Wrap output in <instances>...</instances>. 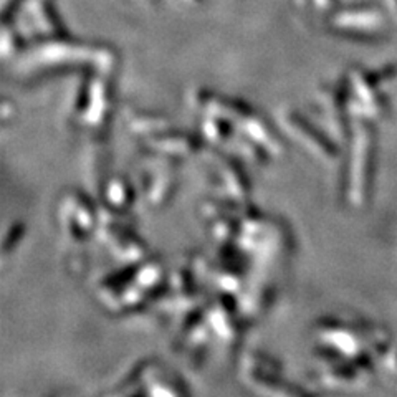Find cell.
<instances>
[{"instance_id": "52a82bcc", "label": "cell", "mask_w": 397, "mask_h": 397, "mask_svg": "<svg viewBox=\"0 0 397 397\" xmlns=\"http://www.w3.org/2000/svg\"><path fill=\"white\" fill-rule=\"evenodd\" d=\"M133 191L123 177L111 179L106 184V202L109 208L114 211H126L131 206Z\"/></svg>"}, {"instance_id": "8992f818", "label": "cell", "mask_w": 397, "mask_h": 397, "mask_svg": "<svg viewBox=\"0 0 397 397\" xmlns=\"http://www.w3.org/2000/svg\"><path fill=\"white\" fill-rule=\"evenodd\" d=\"M144 186L146 198L153 206H161L167 201V197L174 189V174L171 171H154L153 177L144 179Z\"/></svg>"}, {"instance_id": "6da1fadb", "label": "cell", "mask_w": 397, "mask_h": 397, "mask_svg": "<svg viewBox=\"0 0 397 397\" xmlns=\"http://www.w3.org/2000/svg\"><path fill=\"white\" fill-rule=\"evenodd\" d=\"M83 106L76 108L78 121L91 131L101 133L109 121L111 111V90H109L106 78L99 76L93 81L91 88H85L81 96Z\"/></svg>"}, {"instance_id": "5b68a950", "label": "cell", "mask_w": 397, "mask_h": 397, "mask_svg": "<svg viewBox=\"0 0 397 397\" xmlns=\"http://www.w3.org/2000/svg\"><path fill=\"white\" fill-rule=\"evenodd\" d=\"M218 186L223 194L228 197V201L242 202L248 196V181L242 174L240 167L233 164L227 158H218V164L216 167Z\"/></svg>"}, {"instance_id": "3957f363", "label": "cell", "mask_w": 397, "mask_h": 397, "mask_svg": "<svg viewBox=\"0 0 397 397\" xmlns=\"http://www.w3.org/2000/svg\"><path fill=\"white\" fill-rule=\"evenodd\" d=\"M281 124L283 129L288 133L296 144H300L303 149L313 156H320V158L330 159L334 156V148L330 144L325 136L318 134V131L313 128L306 119H303L300 113L296 111H285L281 114Z\"/></svg>"}, {"instance_id": "277c9868", "label": "cell", "mask_w": 397, "mask_h": 397, "mask_svg": "<svg viewBox=\"0 0 397 397\" xmlns=\"http://www.w3.org/2000/svg\"><path fill=\"white\" fill-rule=\"evenodd\" d=\"M146 148L159 156H166L169 159L182 158L197 153V139L189 134L169 133L167 129L151 134L146 138Z\"/></svg>"}, {"instance_id": "7a4b0ae2", "label": "cell", "mask_w": 397, "mask_h": 397, "mask_svg": "<svg viewBox=\"0 0 397 397\" xmlns=\"http://www.w3.org/2000/svg\"><path fill=\"white\" fill-rule=\"evenodd\" d=\"M60 222L68 237L81 242L95 232V208L86 197L68 194L60 203Z\"/></svg>"}]
</instances>
